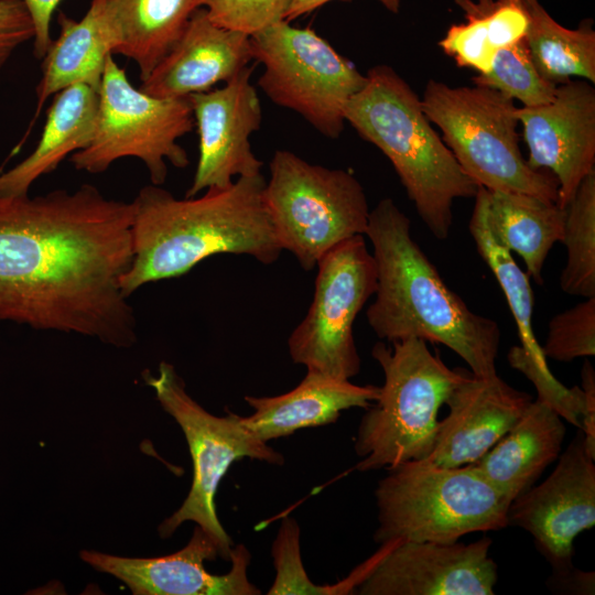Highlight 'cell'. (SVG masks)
Returning <instances> with one entry per match:
<instances>
[{
    "mask_svg": "<svg viewBox=\"0 0 595 595\" xmlns=\"http://www.w3.org/2000/svg\"><path fill=\"white\" fill-rule=\"evenodd\" d=\"M334 0H291L284 20L291 22ZM346 1V0H343ZM391 13H399L401 0H378Z\"/></svg>",
    "mask_w": 595,
    "mask_h": 595,
    "instance_id": "74e56055",
    "label": "cell"
},
{
    "mask_svg": "<svg viewBox=\"0 0 595 595\" xmlns=\"http://www.w3.org/2000/svg\"><path fill=\"white\" fill-rule=\"evenodd\" d=\"M474 198L468 229L479 256L496 277L506 296L521 342V346L510 348L509 365L512 368L526 367L550 374L547 358L532 328L533 292L530 277L520 269L511 252L496 239L487 219L486 190L479 187Z\"/></svg>",
    "mask_w": 595,
    "mask_h": 595,
    "instance_id": "4316f807",
    "label": "cell"
},
{
    "mask_svg": "<svg viewBox=\"0 0 595 595\" xmlns=\"http://www.w3.org/2000/svg\"><path fill=\"white\" fill-rule=\"evenodd\" d=\"M532 397L508 385L497 374L488 377L466 371L445 404L431 453L434 465L472 464L488 452L518 421Z\"/></svg>",
    "mask_w": 595,
    "mask_h": 595,
    "instance_id": "ac0fdd59",
    "label": "cell"
},
{
    "mask_svg": "<svg viewBox=\"0 0 595 595\" xmlns=\"http://www.w3.org/2000/svg\"><path fill=\"white\" fill-rule=\"evenodd\" d=\"M371 356L383 372L377 399L366 409L356 437V468L369 472L423 459L432 451L441 407L466 370L448 368L416 337L378 342Z\"/></svg>",
    "mask_w": 595,
    "mask_h": 595,
    "instance_id": "5b68a950",
    "label": "cell"
},
{
    "mask_svg": "<svg viewBox=\"0 0 595 595\" xmlns=\"http://www.w3.org/2000/svg\"><path fill=\"white\" fill-rule=\"evenodd\" d=\"M144 382L154 390L165 412L180 425L193 462V480L182 506L159 526L166 539L186 521H194L208 532L219 548V555L229 559L232 540L223 528L215 508L220 480L236 461L248 457L282 465L281 453L256 437L241 423L240 415L228 412L217 416L207 412L185 389L173 365L161 361L158 374L142 372Z\"/></svg>",
    "mask_w": 595,
    "mask_h": 595,
    "instance_id": "9c48e42d",
    "label": "cell"
},
{
    "mask_svg": "<svg viewBox=\"0 0 595 595\" xmlns=\"http://www.w3.org/2000/svg\"><path fill=\"white\" fill-rule=\"evenodd\" d=\"M264 185L260 173L182 199L160 185L142 187L132 201L133 257L120 279L123 294L129 298L144 284L183 275L215 255L275 262L282 249L266 208Z\"/></svg>",
    "mask_w": 595,
    "mask_h": 595,
    "instance_id": "7a4b0ae2",
    "label": "cell"
},
{
    "mask_svg": "<svg viewBox=\"0 0 595 595\" xmlns=\"http://www.w3.org/2000/svg\"><path fill=\"white\" fill-rule=\"evenodd\" d=\"M115 48L145 79L182 35L197 0H101Z\"/></svg>",
    "mask_w": 595,
    "mask_h": 595,
    "instance_id": "cb8c5ba5",
    "label": "cell"
},
{
    "mask_svg": "<svg viewBox=\"0 0 595 595\" xmlns=\"http://www.w3.org/2000/svg\"><path fill=\"white\" fill-rule=\"evenodd\" d=\"M387 470L375 490L377 543H451L468 533L508 526L512 500L473 464L444 467L418 459Z\"/></svg>",
    "mask_w": 595,
    "mask_h": 595,
    "instance_id": "8992f818",
    "label": "cell"
},
{
    "mask_svg": "<svg viewBox=\"0 0 595 595\" xmlns=\"http://www.w3.org/2000/svg\"><path fill=\"white\" fill-rule=\"evenodd\" d=\"M195 127L186 98H159L133 87L126 71L108 57L98 89L95 129L89 143L69 161L76 170L104 173L115 161L136 158L145 165L154 185L167 176V162L188 165L177 140Z\"/></svg>",
    "mask_w": 595,
    "mask_h": 595,
    "instance_id": "30bf717a",
    "label": "cell"
},
{
    "mask_svg": "<svg viewBox=\"0 0 595 595\" xmlns=\"http://www.w3.org/2000/svg\"><path fill=\"white\" fill-rule=\"evenodd\" d=\"M542 354L561 363L595 355V296L555 314L548 324Z\"/></svg>",
    "mask_w": 595,
    "mask_h": 595,
    "instance_id": "4dcf8cb0",
    "label": "cell"
},
{
    "mask_svg": "<svg viewBox=\"0 0 595 595\" xmlns=\"http://www.w3.org/2000/svg\"><path fill=\"white\" fill-rule=\"evenodd\" d=\"M60 35L52 40L36 87V108L18 149L28 138L46 100L74 85L99 89L106 62L113 55L115 41L101 0H91L86 14L74 20L60 12Z\"/></svg>",
    "mask_w": 595,
    "mask_h": 595,
    "instance_id": "7402d4cb",
    "label": "cell"
},
{
    "mask_svg": "<svg viewBox=\"0 0 595 595\" xmlns=\"http://www.w3.org/2000/svg\"><path fill=\"white\" fill-rule=\"evenodd\" d=\"M421 105L459 166L479 187L558 203L555 176L531 169L521 153L513 99L488 87H452L431 79Z\"/></svg>",
    "mask_w": 595,
    "mask_h": 595,
    "instance_id": "52a82bcc",
    "label": "cell"
},
{
    "mask_svg": "<svg viewBox=\"0 0 595 595\" xmlns=\"http://www.w3.org/2000/svg\"><path fill=\"white\" fill-rule=\"evenodd\" d=\"M486 197L487 219L496 239L518 253L528 275L541 284L549 252L562 239L565 208L521 193L486 190Z\"/></svg>",
    "mask_w": 595,
    "mask_h": 595,
    "instance_id": "d4e9b609",
    "label": "cell"
},
{
    "mask_svg": "<svg viewBox=\"0 0 595 595\" xmlns=\"http://www.w3.org/2000/svg\"><path fill=\"white\" fill-rule=\"evenodd\" d=\"M549 586L556 591L574 594H594V573L573 567L564 574H552Z\"/></svg>",
    "mask_w": 595,
    "mask_h": 595,
    "instance_id": "8d00e7d4",
    "label": "cell"
},
{
    "mask_svg": "<svg viewBox=\"0 0 595 595\" xmlns=\"http://www.w3.org/2000/svg\"><path fill=\"white\" fill-rule=\"evenodd\" d=\"M344 118L391 162L430 232L446 239L454 201L475 197L479 186L434 130L416 93L392 67L376 65L346 104Z\"/></svg>",
    "mask_w": 595,
    "mask_h": 595,
    "instance_id": "277c9868",
    "label": "cell"
},
{
    "mask_svg": "<svg viewBox=\"0 0 595 595\" xmlns=\"http://www.w3.org/2000/svg\"><path fill=\"white\" fill-rule=\"evenodd\" d=\"M584 392V415L581 430L587 453L595 458V372L589 360H585L581 370Z\"/></svg>",
    "mask_w": 595,
    "mask_h": 595,
    "instance_id": "d590c367",
    "label": "cell"
},
{
    "mask_svg": "<svg viewBox=\"0 0 595 595\" xmlns=\"http://www.w3.org/2000/svg\"><path fill=\"white\" fill-rule=\"evenodd\" d=\"M565 431L561 416L549 404L532 400L512 428L472 464L513 500L558 459Z\"/></svg>",
    "mask_w": 595,
    "mask_h": 595,
    "instance_id": "44dd1931",
    "label": "cell"
},
{
    "mask_svg": "<svg viewBox=\"0 0 595 595\" xmlns=\"http://www.w3.org/2000/svg\"><path fill=\"white\" fill-rule=\"evenodd\" d=\"M219 548L214 538L196 526L188 543L175 553L158 558H125L84 550L80 558L95 570L123 582L134 595H258L248 578L251 555L242 545L232 547L230 570L213 574L205 561H214Z\"/></svg>",
    "mask_w": 595,
    "mask_h": 595,
    "instance_id": "e0dca14e",
    "label": "cell"
},
{
    "mask_svg": "<svg viewBox=\"0 0 595 595\" xmlns=\"http://www.w3.org/2000/svg\"><path fill=\"white\" fill-rule=\"evenodd\" d=\"M533 170L551 172L559 183L558 205L565 208L582 180L595 170V89L584 79L556 86L553 99L517 107Z\"/></svg>",
    "mask_w": 595,
    "mask_h": 595,
    "instance_id": "2e32d148",
    "label": "cell"
},
{
    "mask_svg": "<svg viewBox=\"0 0 595 595\" xmlns=\"http://www.w3.org/2000/svg\"><path fill=\"white\" fill-rule=\"evenodd\" d=\"M98 107V90L74 85L55 95L41 138L29 156L0 173V195L29 194L31 185L53 172L91 140Z\"/></svg>",
    "mask_w": 595,
    "mask_h": 595,
    "instance_id": "603a6c76",
    "label": "cell"
},
{
    "mask_svg": "<svg viewBox=\"0 0 595 595\" xmlns=\"http://www.w3.org/2000/svg\"><path fill=\"white\" fill-rule=\"evenodd\" d=\"M291 0H197L216 24L252 35L284 20Z\"/></svg>",
    "mask_w": 595,
    "mask_h": 595,
    "instance_id": "d6a6232c",
    "label": "cell"
},
{
    "mask_svg": "<svg viewBox=\"0 0 595 595\" xmlns=\"http://www.w3.org/2000/svg\"><path fill=\"white\" fill-rule=\"evenodd\" d=\"M272 556L277 575L268 594H349V587L345 580L325 586L311 582L301 561L300 528L291 517L284 518L281 522L272 544Z\"/></svg>",
    "mask_w": 595,
    "mask_h": 595,
    "instance_id": "1f68e13d",
    "label": "cell"
},
{
    "mask_svg": "<svg viewBox=\"0 0 595 595\" xmlns=\"http://www.w3.org/2000/svg\"><path fill=\"white\" fill-rule=\"evenodd\" d=\"M132 219V202L90 184L0 195V320L132 346L136 314L120 288Z\"/></svg>",
    "mask_w": 595,
    "mask_h": 595,
    "instance_id": "6da1fadb",
    "label": "cell"
},
{
    "mask_svg": "<svg viewBox=\"0 0 595 595\" xmlns=\"http://www.w3.org/2000/svg\"><path fill=\"white\" fill-rule=\"evenodd\" d=\"M269 170L263 199L277 240L305 271L342 241L365 236L370 209L354 174L289 150L275 151Z\"/></svg>",
    "mask_w": 595,
    "mask_h": 595,
    "instance_id": "ba28073f",
    "label": "cell"
},
{
    "mask_svg": "<svg viewBox=\"0 0 595 595\" xmlns=\"http://www.w3.org/2000/svg\"><path fill=\"white\" fill-rule=\"evenodd\" d=\"M465 21L451 25L439 46L458 67L489 71L496 53L523 39L529 25L524 0H455Z\"/></svg>",
    "mask_w": 595,
    "mask_h": 595,
    "instance_id": "484cf974",
    "label": "cell"
},
{
    "mask_svg": "<svg viewBox=\"0 0 595 595\" xmlns=\"http://www.w3.org/2000/svg\"><path fill=\"white\" fill-rule=\"evenodd\" d=\"M248 65L223 87L187 96L198 133V161L185 197L225 188L235 178L255 176L263 165L250 136L262 122V109Z\"/></svg>",
    "mask_w": 595,
    "mask_h": 595,
    "instance_id": "9a60e30c",
    "label": "cell"
},
{
    "mask_svg": "<svg viewBox=\"0 0 595 595\" xmlns=\"http://www.w3.org/2000/svg\"><path fill=\"white\" fill-rule=\"evenodd\" d=\"M251 60L250 35L216 24L204 8H197L140 90L159 98H186L228 83Z\"/></svg>",
    "mask_w": 595,
    "mask_h": 595,
    "instance_id": "d6986e66",
    "label": "cell"
},
{
    "mask_svg": "<svg viewBox=\"0 0 595 595\" xmlns=\"http://www.w3.org/2000/svg\"><path fill=\"white\" fill-rule=\"evenodd\" d=\"M474 85L498 90L523 107L549 104L556 90L555 84L543 78L536 68L524 37L499 50L488 72L477 74Z\"/></svg>",
    "mask_w": 595,
    "mask_h": 595,
    "instance_id": "f546056e",
    "label": "cell"
},
{
    "mask_svg": "<svg viewBox=\"0 0 595 595\" xmlns=\"http://www.w3.org/2000/svg\"><path fill=\"white\" fill-rule=\"evenodd\" d=\"M408 216L389 197L370 209L365 236L372 247L377 285L366 318L388 343L416 337L458 355L472 374L496 372L498 324L474 313L452 291L411 236Z\"/></svg>",
    "mask_w": 595,
    "mask_h": 595,
    "instance_id": "3957f363",
    "label": "cell"
},
{
    "mask_svg": "<svg viewBox=\"0 0 595 595\" xmlns=\"http://www.w3.org/2000/svg\"><path fill=\"white\" fill-rule=\"evenodd\" d=\"M312 303L288 338L293 363L340 380L359 374L361 360L354 338V323L375 294L377 274L365 236H353L317 262Z\"/></svg>",
    "mask_w": 595,
    "mask_h": 595,
    "instance_id": "7c38bea8",
    "label": "cell"
},
{
    "mask_svg": "<svg viewBox=\"0 0 595 595\" xmlns=\"http://www.w3.org/2000/svg\"><path fill=\"white\" fill-rule=\"evenodd\" d=\"M250 44L252 60L263 66L258 84L264 95L337 139L346 122L344 108L366 75L314 30L285 20L250 35Z\"/></svg>",
    "mask_w": 595,
    "mask_h": 595,
    "instance_id": "8fae6325",
    "label": "cell"
},
{
    "mask_svg": "<svg viewBox=\"0 0 595 595\" xmlns=\"http://www.w3.org/2000/svg\"><path fill=\"white\" fill-rule=\"evenodd\" d=\"M34 25V55L43 58L51 39V21L53 13L63 0H22Z\"/></svg>",
    "mask_w": 595,
    "mask_h": 595,
    "instance_id": "e575fe53",
    "label": "cell"
},
{
    "mask_svg": "<svg viewBox=\"0 0 595 595\" xmlns=\"http://www.w3.org/2000/svg\"><path fill=\"white\" fill-rule=\"evenodd\" d=\"M561 242L567 253L561 290L584 299L595 296V170L582 180L565 207Z\"/></svg>",
    "mask_w": 595,
    "mask_h": 595,
    "instance_id": "f1b7e54d",
    "label": "cell"
},
{
    "mask_svg": "<svg viewBox=\"0 0 595 595\" xmlns=\"http://www.w3.org/2000/svg\"><path fill=\"white\" fill-rule=\"evenodd\" d=\"M34 39V25L22 0H0V71L13 53Z\"/></svg>",
    "mask_w": 595,
    "mask_h": 595,
    "instance_id": "836d02e7",
    "label": "cell"
},
{
    "mask_svg": "<svg viewBox=\"0 0 595 595\" xmlns=\"http://www.w3.org/2000/svg\"><path fill=\"white\" fill-rule=\"evenodd\" d=\"M378 392L379 387L374 385L359 386L307 371L289 392L273 397L245 396L253 411L240 415V421L256 437L269 442L304 428L334 423L344 410L367 409Z\"/></svg>",
    "mask_w": 595,
    "mask_h": 595,
    "instance_id": "ffe728a7",
    "label": "cell"
},
{
    "mask_svg": "<svg viewBox=\"0 0 595 595\" xmlns=\"http://www.w3.org/2000/svg\"><path fill=\"white\" fill-rule=\"evenodd\" d=\"M529 25L524 36L532 62L547 80L561 85L573 78L595 84V31L592 21L577 29L559 24L539 0H524Z\"/></svg>",
    "mask_w": 595,
    "mask_h": 595,
    "instance_id": "83f0119b",
    "label": "cell"
},
{
    "mask_svg": "<svg viewBox=\"0 0 595 595\" xmlns=\"http://www.w3.org/2000/svg\"><path fill=\"white\" fill-rule=\"evenodd\" d=\"M553 472L517 496L507 513L508 526L528 531L553 574L573 566L575 538L595 524V458L578 431L559 455Z\"/></svg>",
    "mask_w": 595,
    "mask_h": 595,
    "instance_id": "5bb4252c",
    "label": "cell"
},
{
    "mask_svg": "<svg viewBox=\"0 0 595 595\" xmlns=\"http://www.w3.org/2000/svg\"><path fill=\"white\" fill-rule=\"evenodd\" d=\"M491 539L472 543L390 541L355 571L353 594L493 595L497 565Z\"/></svg>",
    "mask_w": 595,
    "mask_h": 595,
    "instance_id": "4fadbf2b",
    "label": "cell"
}]
</instances>
